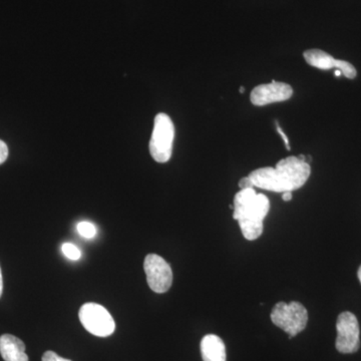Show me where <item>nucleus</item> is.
<instances>
[{
    "instance_id": "f257e3e1",
    "label": "nucleus",
    "mask_w": 361,
    "mask_h": 361,
    "mask_svg": "<svg viewBox=\"0 0 361 361\" xmlns=\"http://www.w3.org/2000/svg\"><path fill=\"white\" fill-rule=\"evenodd\" d=\"M310 165L298 157H287L278 161L276 167L260 168L248 175L254 187L283 193L305 185L310 179Z\"/></svg>"
},
{
    "instance_id": "f03ea898",
    "label": "nucleus",
    "mask_w": 361,
    "mask_h": 361,
    "mask_svg": "<svg viewBox=\"0 0 361 361\" xmlns=\"http://www.w3.org/2000/svg\"><path fill=\"white\" fill-rule=\"evenodd\" d=\"M269 209L270 203L267 197L256 193L254 188L240 190L236 194L233 218L238 221L240 229L245 239L253 241L262 235L263 221Z\"/></svg>"
},
{
    "instance_id": "7ed1b4c3",
    "label": "nucleus",
    "mask_w": 361,
    "mask_h": 361,
    "mask_svg": "<svg viewBox=\"0 0 361 361\" xmlns=\"http://www.w3.org/2000/svg\"><path fill=\"white\" fill-rule=\"evenodd\" d=\"M273 324L284 330L293 338L306 329L308 322V313L302 304L292 301L290 303L279 302L271 312Z\"/></svg>"
},
{
    "instance_id": "20e7f679",
    "label": "nucleus",
    "mask_w": 361,
    "mask_h": 361,
    "mask_svg": "<svg viewBox=\"0 0 361 361\" xmlns=\"http://www.w3.org/2000/svg\"><path fill=\"white\" fill-rule=\"evenodd\" d=\"M175 127L170 116L159 114L155 118L154 130L149 141V153L158 163H167L173 153Z\"/></svg>"
},
{
    "instance_id": "39448f33",
    "label": "nucleus",
    "mask_w": 361,
    "mask_h": 361,
    "mask_svg": "<svg viewBox=\"0 0 361 361\" xmlns=\"http://www.w3.org/2000/svg\"><path fill=\"white\" fill-rule=\"evenodd\" d=\"M80 322L90 334L99 337H108L115 332L113 316L104 306L97 303H85L78 312Z\"/></svg>"
},
{
    "instance_id": "423d86ee",
    "label": "nucleus",
    "mask_w": 361,
    "mask_h": 361,
    "mask_svg": "<svg viewBox=\"0 0 361 361\" xmlns=\"http://www.w3.org/2000/svg\"><path fill=\"white\" fill-rule=\"evenodd\" d=\"M336 348L343 355H350L360 348V329L357 318L353 313L342 312L336 322Z\"/></svg>"
},
{
    "instance_id": "0eeeda50",
    "label": "nucleus",
    "mask_w": 361,
    "mask_h": 361,
    "mask_svg": "<svg viewBox=\"0 0 361 361\" xmlns=\"http://www.w3.org/2000/svg\"><path fill=\"white\" fill-rule=\"evenodd\" d=\"M144 269L149 287L156 293H165L173 283V271L170 264L157 254H149L145 259Z\"/></svg>"
},
{
    "instance_id": "6e6552de",
    "label": "nucleus",
    "mask_w": 361,
    "mask_h": 361,
    "mask_svg": "<svg viewBox=\"0 0 361 361\" xmlns=\"http://www.w3.org/2000/svg\"><path fill=\"white\" fill-rule=\"evenodd\" d=\"M293 94L291 85L272 80L271 84L260 85L251 92V103L263 106L273 103H280L290 99Z\"/></svg>"
},
{
    "instance_id": "1a4fd4ad",
    "label": "nucleus",
    "mask_w": 361,
    "mask_h": 361,
    "mask_svg": "<svg viewBox=\"0 0 361 361\" xmlns=\"http://www.w3.org/2000/svg\"><path fill=\"white\" fill-rule=\"evenodd\" d=\"M0 355L4 361H28L25 344L11 334L0 336Z\"/></svg>"
},
{
    "instance_id": "9d476101",
    "label": "nucleus",
    "mask_w": 361,
    "mask_h": 361,
    "mask_svg": "<svg viewBox=\"0 0 361 361\" xmlns=\"http://www.w3.org/2000/svg\"><path fill=\"white\" fill-rule=\"evenodd\" d=\"M203 361H226V346L224 341L215 334L204 336L200 344Z\"/></svg>"
},
{
    "instance_id": "9b49d317",
    "label": "nucleus",
    "mask_w": 361,
    "mask_h": 361,
    "mask_svg": "<svg viewBox=\"0 0 361 361\" xmlns=\"http://www.w3.org/2000/svg\"><path fill=\"white\" fill-rule=\"evenodd\" d=\"M304 59L308 65L319 70L329 71L336 68V59L327 52L320 49H308L303 54Z\"/></svg>"
},
{
    "instance_id": "f8f14e48",
    "label": "nucleus",
    "mask_w": 361,
    "mask_h": 361,
    "mask_svg": "<svg viewBox=\"0 0 361 361\" xmlns=\"http://www.w3.org/2000/svg\"><path fill=\"white\" fill-rule=\"evenodd\" d=\"M336 68L341 71L342 75L349 78V80H353L357 75L355 66L349 63L348 61H341V59H336Z\"/></svg>"
},
{
    "instance_id": "ddd939ff",
    "label": "nucleus",
    "mask_w": 361,
    "mask_h": 361,
    "mask_svg": "<svg viewBox=\"0 0 361 361\" xmlns=\"http://www.w3.org/2000/svg\"><path fill=\"white\" fill-rule=\"evenodd\" d=\"M78 232L80 236L84 237L85 239H92L96 237L97 228L92 223L84 221V222L78 223Z\"/></svg>"
},
{
    "instance_id": "4468645a",
    "label": "nucleus",
    "mask_w": 361,
    "mask_h": 361,
    "mask_svg": "<svg viewBox=\"0 0 361 361\" xmlns=\"http://www.w3.org/2000/svg\"><path fill=\"white\" fill-rule=\"evenodd\" d=\"M61 249H63V253L71 260L77 261L82 256V252L75 244L65 243Z\"/></svg>"
},
{
    "instance_id": "2eb2a0df",
    "label": "nucleus",
    "mask_w": 361,
    "mask_h": 361,
    "mask_svg": "<svg viewBox=\"0 0 361 361\" xmlns=\"http://www.w3.org/2000/svg\"><path fill=\"white\" fill-rule=\"evenodd\" d=\"M42 361H71L66 360V358L61 357V356L56 355L54 351H47L44 355H42Z\"/></svg>"
},
{
    "instance_id": "dca6fc26",
    "label": "nucleus",
    "mask_w": 361,
    "mask_h": 361,
    "mask_svg": "<svg viewBox=\"0 0 361 361\" xmlns=\"http://www.w3.org/2000/svg\"><path fill=\"white\" fill-rule=\"evenodd\" d=\"M7 157H8V148H7V145L0 140V165L7 160Z\"/></svg>"
},
{
    "instance_id": "f3484780",
    "label": "nucleus",
    "mask_w": 361,
    "mask_h": 361,
    "mask_svg": "<svg viewBox=\"0 0 361 361\" xmlns=\"http://www.w3.org/2000/svg\"><path fill=\"white\" fill-rule=\"evenodd\" d=\"M276 123V129L278 134L281 135L282 139H283V141L285 142V147H286V149H288V151H290L291 147L290 145H289V139L286 137V135H285V133L283 130H282L281 127H280L279 123L278 122H275Z\"/></svg>"
},
{
    "instance_id": "a211bd4d",
    "label": "nucleus",
    "mask_w": 361,
    "mask_h": 361,
    "mask_svg": "<svg viewBox=\"0 0 361 361\" xmlns=\"http://www.w3.org/2000/svg\"><path fill=\"white\" fill-rule=\"evenodd\" d=\"M239 188L240 190L254 188L253 184H252L250 179L248 178V176H247V177L242 178V179L239 180Z\"/></svg>"
},
{
    "instance_id": "6ab92c4d",
    "label": "nucleus",
    "mask_w": 361,
    "mask_h": 361,
    "mask_svg": "<svg viewBox=\"0 0 361 361\" xmlns=\"http://www.w3.org/2000/svg\"><path fill=\"white\" fill-rule=\"evenodd\" d=\"M282 199H283V201L285 202H289L291 201L292 199V192H283L282 193Z\"/></svg>"
},
{
    "instance_id": "aec40b11",
    "label": "nucleus",
    "mask_w": 361,
    "mask_h": 361,
    "mask_svg": "<svg viewBox=\"0 0 361 361\" xmlns=\"http://www.w3.org/2000/svg\"><path fill=\"white\" fill-rule=\"evenodd\" d=\"M2 292H4V279H2L1 268H0V297L2 295Z\"/></svg>"
},
{
    "instance_id": "412c9836",
    "label": "nucleus",
    "mask_w": 361,
    "mask_h": 361,
    "mask_svg": "<svg viewBox=\"0 0 361 361\" xmlns=\"http://www.w3.org/2000/svg\"><path fill=\"white\" fill-rule=\"evenodd\" d=\"M357 276H358V279H360V281L361 283V266L360 267V269H358Z\"/></svg>"
},
{
    "instance_id": "4be33fe9",
    "label": "nucleus",
    "mask_w": 361,
    "mask_h": 361,
    "mask_svg": "<svg viewBox=\"0 0 361 361\" xmlns=\"http://www.w3.org/2000/svg\"><path fill=\"white\" fill-rule=\"evenodd\" d=\"M334 75H336V77H341V75H342V73H341V71L336 70V73H334Z\"/></svg>"
},
{
    "instance_id": "5701e85b",
    "label": "nucleus",
    "mask_w": 361,
    "mask_h": 361,
    "mask_svg": "<svg viewBox=\"0 0 361 361\" xmlns=\"http://www.w3.org/2000/svg\"><path fill=\"white\" fill-rule=\"evenodd\" d=\"M239 92H242V94H244V92H245V87H240Z\"/></svg>"
}]
</instances>
